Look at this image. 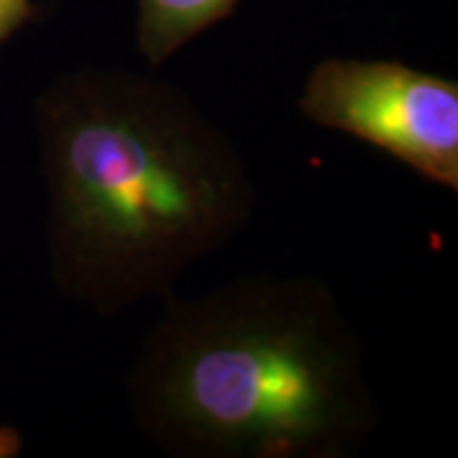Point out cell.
I'll use <instances>...</instances> for the list:
<instances>
[{"label":"cell","mask_w":458,"mask_h":458,"mask_svg":"<svg viewBox=\"0 0 458 458\" xmlns=\"http://www.w3.org/2000/svg\"><path fill=\"white\" fill-rule=\"evenodd\" d=\"M36 128L51 278L99 316L165 298L255 216L242 153L168 80L117 66L66 72L36 102Z\"/></svg>","instance_id":"1"},{"label":"cell","mask_w":458,"mask_h":458,"mask_svg":"<svg viewBox=\"0 0 458 458\" xmlns=\"http://www.w3.org/2000/svg\"><path fill=\"white\" fill-rule=\"evenodd\" d=\"M128 405L146 438L186 458H344L379 423L360 336L313 278L165 295Z\"/></svg>","instance_id":"2"},{"label":"cell","mask_w":458,"mask_h":458,"mask_svg":"<svg viewBox=\"0 0 458 458\" xmlns=\"http://www.w3.org/2000/svg\"><path fill=\"white\" fill-rule=\"evenodd\" d=\"M298 110L311 123L385 150L458 191V84L393 59H324Z\"/></svg>","instance_id":"3"},{"label":"cell","mask_w":458,"mask_h":458,"mask_svg":"<svg viewBox=\"0 0 458 458\" xmlns=\"http://www.w3.org/2000/svg\"><path fill=\"white\" fill-rule=\"evenodd\" d=\"M240 0H138V51L161 66L199 33L232 16Z\"/></svg>","instance_id":"4"},{"label":"cell","mask_w":458,"mask_h":458,"mask_svg":"<svg viewBox=\"0 0 458 458\" xmlns=\"http://www.w3.org/2000/svg\"><path fill=\"white\" fill-rule=\"evenodd\" d=\"M36 18L31 0H0V44Z\"/></svg>","instance_id":"5"}]
</instances>
